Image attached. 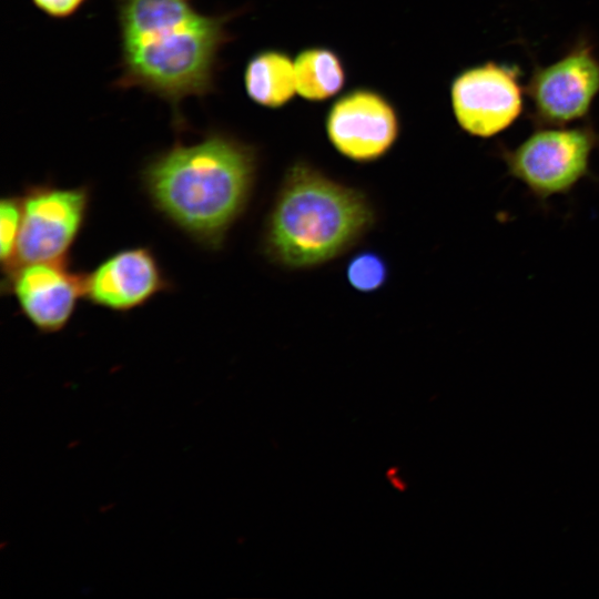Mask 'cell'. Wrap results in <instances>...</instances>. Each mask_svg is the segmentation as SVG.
<instances>
[{"label": "cell", "instance_id": "cell-1", "mask_svg": "<svg viewBox=\"0 0 599 599\" xmlns=\"http://www.w3.org/2000/svg\"><path fill=\"white\" fill-rule=\"evenodd\" d=\"M120 42V75L113 85L139 88L170 105L183 129L181 103L215 90L220 53L232 39L237 14H206L193 0H114Z\"/></svg>", "mask_w": 599, "mask_h": 599}, {"label": "cell", "instance_id": "cell-2", "mask_svg": "<svg viewBox=\"0 0 599 599\" xmlns=\"http://www.w3.org/2000/svg\"><path fill=\"white\" fill-rule=\"evenodd\" d=\"M258 169L257 149L211 130L200 141L154 154L142 170L153 206L195 242L219 248L245 212Z\"/></svg>", "mask_w": 599, "mask_h": 599}, {"label": "cell", "instance_id": "cell-3", "mask_svg": "<svg viewBox=\"0 0 599 599\" xmlns=\"http://www.w3.org/2000/svg\"><path fill=\"white\" fill-rule=\"evenodd\" d=\"M376 220L363 190L297 160L285 170L265 219L262 252L282 268H315L351 251Z\"/></svg>", "mask_w": 599, "mask_h": 599}, {"label": "cell", "instance_id": "cell-4", "mask_svg": "<svg viewBox=\"0 0 599 599\" xmlns=\"http://www.w3.org/2000/svg\"><path fill=\"white\" fill-rule=\"evenodd\" d=\"M599 146V133L591 123L577 126H537L514 149L500 145L499 156L508 175L521 182L540 203L567 195L591 176L590 159Z\"/></svg>", "mask_w": 599, "mask_h": 599}, {"label": "cell", "instance_id": "cell-5", "mask_svg": "<svg viewBox=\"0 0 599 599\" xmlns=\"http://www.w3.org/2000/svg\"><path fill=\"white\" fill-rule=\"evenodd\" d=\"M89 202L85 186L29 189L21 196V226L9 273L22 264L65 260L84 224Z\"/></svg>", "mask_w": 599, "mask_h": 599}, {"label": "cell", "instance_id": "cell-6", "mask_svg": "<svg viewBox=\"0 0 599 599\" xmlns=\"http://www.w3.org/2000/svg\"><path fill=\"white\" fill-rule=\"evenodd\" d=\"M535 128L564 126L585 119L599 94V57L579 39L559 60L536 65L525 85Z\"/></svg>", "mask_w": 599, "mask_h": 599}, {"label": "cell", "instance_id": "cell-7", "mask_svg": "<svg viewBox=\"0 0 599 599\" xmlns=\"http://www.w3.org/2000/svg\"><path fill=\"white\" fill-rule=\"evenodd\" d=\"M518 67L487 61L463 69L449 89L454 118L467 134L487 139L520 116L525 87Z\"/></svg>", "mask_w": 599, "mask_h": 599}, {"label": "cell", "instance_id": "cell-8", "mask_svg": "<svg viewBox=\"0 0 599 599\" xmlns=\"http://www.w3.org/2000/svg\"><path fill=\"white\" fill-rule=\"evenodd\" d=\"M324 129L329 144L343 158L358 164L379 161L394 148L402 131L393 102L382 92L357 87L328 108Z\"/></svg>", "mask_w": 599, "mask_h": 599}, {"label": "cell", "instance_id": "cell-9", "mask_svg": "<svg viewBox=\"0 0 599 599\" xmlns=\"http://www.w3.org/2000/svg\"><path fill=\"white\" fill-rule=\"evenodd\" d=\"M7 278L21 312L42 333L61 331L83 296V275L72 272L65 260L22 264Z\"/></svg>", "mask_w": 599, "mask_h": 599}, {"label": "cell", "instance_id": "cell-10", "mask_svg": "<svg viewBox=\"0 0 599 599\" xmlns=\"http://www.w3.org/2000/svg\"><path fill=\"white\" fill-rule=\"evenodd\" d=\"M167 287L155 255L142 246L119 251L83 275V297L114 312L140 307Z\"/></svg>", "mask_w": 599, "mask_h": 599}, {"label": "cell", "instance_id": "cell-11", "mask_svg": "<svg viewBox=\"0 0 599 599\" xmlns=\"http://www.w3.org/2000/svg\"><path fill=\"white\" fill-rule=\"evenodd\" d=\"M247 98L266 109L286 105L296 92L294 61L280 49H263L247 60L243 71Z\"/></svg>", "mask_w": 599, "mask_h": 599}, {"label": "cell", "instance_id": "cell-12", "mask_svg": "<svg viewBox=\"0 0 599 599\" xmlns=\"http://www.w3.org/2000/svg\"><path fill=\"white\" fill-rule=\"evenodd\" d=\"M296 92L309 102H323L336 95L347 80L342 57L328 47L302 49L294 60Z\"/></svg>", "mask_w": 599, "mask_h": 599}, {"label": "cell", "instance_id": "cell-13", "mask_svg": "<svg viewBox=\"0 0 599 599\" xmlns=\"http://www.w3.org/2000/svg\"><path fill=\"white\" fill-rule=\"evenodd\" d=\"M345 274L353 290L362 294H372L386 284L389 267L379 253L362 251L351 257Z\"/></svg>", "mask_w": 599, "mask_h": 599}, {"label": "cell", "instance_id": "cell-14", "mask_svg": "<svg viewBox=\"0 0 599 599\" xmlns=\"http://www.w3.org/2000/svg\"><path fill=\"white\" fill-rule=\"evenodd\" d=\"M21 214V197H2L0 202V258L3 273H9L14 262Z\"/></svg>", "mask_w": 599, "mask_h": 599}, {"label": "cell", "instance_id": "cell-15", "mask_svg": "<svg viewBox=\"0 0 599 599\" xmlns=\"http://www.w3.org/2000/svg\"><path fill=\"white\" fill-rule=\"evenodd\" d=\"M88 0H31L32 4L47 17L65 20L77 14Z\"/></svg>", "mask_w": 599, "mask_h": 599}]
</instances>
